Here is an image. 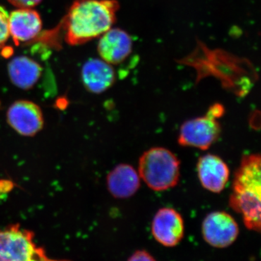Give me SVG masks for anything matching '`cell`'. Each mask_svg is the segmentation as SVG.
Listing matches in <instances>:
<instances>
[{"label":"cell","instance_id":"1","mask_svg":"<svg viewBox=\"0 0 261 261\" xmlns=\"http://www.w3.org/2000/svg\"><path fill=\"white\" fill-rule=\"evenodd\" d=\"M120 4L117 0H75L65 18V41L80 45L112 28Z\"/></svg>","mask_w":261,"mask_h":261},{"label":"cell","instance_id":"2","mask_svg":"<svg viewBox=\"0 0 261 261\" xmlns=\"http://www.w3.org/2000/svg\"><path fill=\"white\" fill-rule=\"evenodd\" d=\"M261 157L243 156L234 173L229 205L241 215L249 230L260 232L261 226Z\"/></svg>","mask_w":261,"mask_h":261},{"label":"cell","instance_id":"3","mask_svg":"<svg viewBox=\"0 0 261 261\" xmlns=\"http://www.w3.org/2000/svg\"><path fill=\"white\" fill-rule=\"evenodd\" d=\"M139 173L151 190L165 191L177 185L180 161L169 149L152 147L141 156Z\"/></svg>","mask_w":261,"mask_h":261},{"label":"cell","instance_id":"4","mask_svg":"<svg viewBox=\"0 0 261 261\" xmlns=\"http://www.w3.org/2000/svg\"><path fill=\"white\" fill-rule=\"evenodd\" d=\"M34 238L33 231L18 224L0 228V261H69L51 258Z\"/></svg>","mask_w":261,"mask_h":261},{"label":"cell","instance_id":"5","mask_svg":"<svg viewBox=\"0 0 261 261\" xmlns=\"http://www.w3.org/2000/svg\"><path fill=\"white\" fill-rule=\"evenodd\" d=\"M218 119L207 112L204 116L185 121L180 128L178 144L202 150L210 148L221 135V127Z\"/></svg>","mask_w":261,"mask_h":261},{"label":"cell","instance_id":"6","mask_svg":"<svg viewBox=\"0 0 261 261\" xmlns=\"http://www.w3.org/2000/svg\"><path fill=\"white\" fill-rule=\"evenodd\" d=\"M204 240L216 248H226L239 236L240 228L232 216L224 211H214L206 216L202 224Z\"/></svg>","mask_w":261,"mask_h":261},{"label":"cell","instance_id":"7","mask_svg":"<svg viewBox=\"0 0 261 261\" xmlns=\"http://www.w3.org/2000/svg\"><path fill=\"white\" fill-rule=\"evenodd\" d=\"M7 121L17 133L27 137L37 135L44 125L40 107L32 101L23 99L15 101L8 108Z\"/></svg>","mask_w":261,"mask_h":261},{"label":"cell","instance_id":"8","mask_svg":"<svg viewBox=\"0 0 261 261\" xmlns=\"http://www.w3.org/2000/svg\"><path fill=\"white\" fill-rule=\"evenodd\" d=\"M151 230L154 240L163 246L176 247L185 236V223L177 211L163 207L154 215Z\"/></svg>","mask_w":261,"mask_h":261},{"label":"cell","instance_id":"9","mask_svg":"<svg viewBox=\"0 0 261 261\" xmlns=\"http://www.w3.org/2000/svg\"><path fill=\"white\" fill-rule=\"evenodd\" d=\"M133 41L129 34L118 28H111L103 34L98 43L97 50L103 61L118 65L132 53Z\"/></svg>","mask_w":261,"mask_h":261},{"label":"cell","instance_id":"10","mask_svg":"<svg viewBox=\"0 0 261 261\" xmlns=\"http://www.w3.org/2000/svg\"><path fill=\"white\" fill-rule=\"evenodd\" d=\"M197 170L202 186L214 193L222 192L229 179L227 165L216 154L202 156L197 162Z\"/></svg>","mask_w":261,"mask_h":261},{"label":"cell","instance_id":"11","mask_svg":"<svg viewBox=\"0 0 261 261\" xmlns=\"http://www.w3.org/2000/svg\"><path fill=\"white\" fill-rule=\"evenodd\" d=\"M116 80L112 65L102 59L92 58L82 68V81L89 92L102 94L111 88Z\"/></svg>","mask_w":261,"mask_h":261},{"label":"cell","instance_id":"12","mask_svg":"<svg viewBox=\"0 0 261 261\" xmlns=\"http://www.w3.org/2000/svg\"><path fill=\"white\" fill-rule=\"evenodd\" d=\"M10 36L15 45L28 42L37 37L42 28L40 15L31 8H19L12 12L8 18Z\"/></svg>","mask_w":261,"mask_h":261},{"label":"cell","instance_id":"13","mask_svg":"<svg viewBox=\"0 0 261 261\" xmlns=\"http://www.w3.org/2000/svg\"><path fill=\"white\" fill-rule=\"evenodd\" d=\"M140 176L130 165L121 163L108 173V191L117 199L132 197L140 187Z\"/></svg>","mask_w":261,"mask_h":261},{"label":"cell","instance_id":"14","mask_svg":"<svg viewBox=\"0 0 261 261\" xmlns=\"http://www.w3.org/2000/svg\"><path fill=\"white\" fill-rule=\"evenodd\" d=\"M41 65L27 56H18L8 63L10 80L15 87L23 90L32 89L42 75Z\"/></svg>","mask_w":261,"mask_h":261},{"label":"cell","instance_id":"15","mask_svg":"<svg viewBox=\"0 0 261 261\" xmlns=\"http://www.w3.org/2000/svg\"><path fill=\"white\" fill-rule=\"evenodd\" d=\"M8 12L4 8L0 6V49L8 42L10 37L9 27H8Z\"/></svg>","mask_w":261,"mask_h":261},{"label":"cell","instance_id":"16","mask_svg":"<svg viewBox=\"0 0 261 261\" xmlns=\"http://www.w3.org/2000/svg\"><path fill=\"white\" fill-rule=\"evenodd\" d=\"M127 261H157L147 250H139L132 254Z\"/></svg>","mask_w":261,"mask_h":261},{"label":"cell","instance_id":"17","mask_svg":"<svg viewBox=\"0 0 261 261\" xmlns=\"http://www.w3.org/2000/svg\"><path fill=\"white\" fill-rule=\"evenodd\" d=\"M42 0H8L10 4L18 8H32L40 4Z\"/></svg>","mask_w":261,"mask_h":261}]
</instances>
